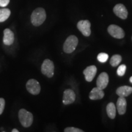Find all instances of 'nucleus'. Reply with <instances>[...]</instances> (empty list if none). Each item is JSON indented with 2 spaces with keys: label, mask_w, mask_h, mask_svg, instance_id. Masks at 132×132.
<instances>
[{
  "label": "nucleus",
  "mask_w": 132,
  "mask_h": 132,
  "mask_svg": "<svg viewBox=\"0 0 132 132\" xmlns=\"http://www.w3.org/2000/svg\"><path fill=\"white\" fill-rule=\"evenodd\" d=\"M46 16L47 15L45 9L42 7H38L34 10L31 14V23L35 26H40L45 21Z\"/></svg>",
  "instance_id": "obj_1"
},
{
  "label": "nucleus",
  "mask_w": 132,
  "mask_h": 132,
  "mask_svg": "<svg viewBox=\"0 0 132 132\" xmlns=\"http://www.w3.org/2000/svg\"><path fill=\"white\" fill-rule=\"evenodd\" d=\"M19 119L20 122L24 127H30L33 122V115L25 109H21L19 112Z\"/></svg>",
  "instance_id": "obj_2"
},
{
  "label": "nucleus",
  "mask_w": 132,
  "mask_h": 132,
  "mask_svg": "<svg viewBox=\"0 0 132 132\" xmlns=\"http://www.w3.org/2000/svg\"><path fill=\"white\" fill-rule=\"evenodd\" d=\"M78 44V39L75 36L72 35L67 38L63 45V50L66 53H71L75 51Z\"/></svg>",
  "instance_id": "obj_3"
},
{
  "label": "nucleus",
  "mask_w": 132,
  "mask_h": 132,
  "mask_svg": "<svg viewBox=\"0 0 132 132\" xmlns=\"http://www.w3.org/2000/svg\"><path fill=\"white\" fill-rule=\"evenodd\" d=\"M54 65L53 61L48 59L44 60L41 66V72L42 74L48 78H52L54 75Z\"/></svg>",
  "instance_id": "obj_4"
},
{
  "label": "nucleus",
  "mask_w": 132,
  "mask_h": 132,
  "mask_svg": "<svg viewBox=\"0 0 132 132\" xmlns=\"http://www.w3.org/2000/svg\"><path fill=\"white\" fill-rule=\"evenodd\" d=\"M26 89L29 93L32 95H37L40 92V85L39 82L34 79H31L28 81L26 85Z\"/></svg>",
  "instance_id": "obj_5"
},
{
  "label": "nucleus",
  "mask_w": 132,
  "mask_h": 132,
  "mask_svg": "<svg viewBox=\"0 0 132 132\" xmlns=\"http://www.w3.org/2000/svg\"><path fill=\"white\" fill-rule=\"evenodd\" d=\"M108 32L112 37L116 39H122L125 36L124 31L116 24H111L108 26Z\"/></svg>",
  "instance_id": "obj_6"
},
{
  "label": "nucleus",
  "mask_w": 132,
  "mask_h": 132,
  "mask_svg": "<svg viewBox=\"0 0 132 132\" xmlns=\"http://www.w3.org/2000/svg\"><path fill=\"white\" fill-rule=\"evenodd\" d=\"M78 30L86 37H89L91 34L90 31V23L89 20H80L77 24Z\"/></svg>",
  "instance_id": "obj_7"
},
{
  "label": "nucleus",
  "mask_w": 132,
  "mask_h": 132,
  "mask_svg": "<svg viewBox=\"0 0 132 132\" xmlns=\"http://www.w3.org/2000/svg\"><path fill=\"white\" fill-rule=\"evenodd\" d=\"M113 12L118 17L121 19H126L128 16V11L125 6L122 4H118L113 8Z\"/></svg>",
  "instance_id": "obj_8"
},
{
  "label": "nucleus",
  "mask_w": 132,
  "mask_h": 132,
  "mask_svg": "<svg viewBox=\"0 0 132 132\" xmlns=\"http://www.w3.org/2000/svg\"><path fill=\"white\" fill-rule=\"evenodd\" d=\"M75 94L73 90L68 89H66L64 91L62 102H63L64 105H70V104H72L75 102Z\"/></svg>",
  "instance_id": "obj_9"
},
{
  "label": "nucleus",
  "mask_w": 132,
  "mask_h": 132,
  "mask_svg": "<svg viewBox=\"0 0 132 132\" xmlns=\"http://www.w3.org/2000/svg\"><path fill=\"white\" fill-rule=\"evenodd\" d=\"M109 82V76L106 72H102L99 75L97 80V87L101 89L106 87Z\"/></svg>",
  "instance_id": "obj_10"
},
{
  "label": "nucleus",
  "mask_w": 132,
  "mask_h": 132,
  "mask_svg": "<svg viewBox=\"0 0 132 132\" xmlns=\"http://www.w3.org/2000/svg\"><path fill=\"white\" fill-rule=\"evenodd\" d=\"M97 71V67L95 65H90L87 67L83 71L86 80L87 82H91L96 75Z\"/></svg>",
  "instance_id": "obj_11"
},
{
  "label": "nucleus",
  "mask_w": 132,
  "mask_h": 132,
  "mask_svg": "<svg viewBox=\"0 0 132 132\" xmlns=\"http://www.w3.org/2000/svg\"><path fill=\"white\" fill-rule=\"evenodd\" d=\"M14 34L10 29H5L4 30L3 43L6 45H11L14 42Z\"/></svg>",
  "instance_id": "obj_12"
},
{
  "label": "nucleus",
  "mask_w": 132,
  "mask_h": 132,
  "mask_svg": "<svg viewBox=\"0 0 132 132\" xmlns=\"http://www.w3.org/2000/svg\"><path fill=\"white\" fill-rule=\"evenodd\" d=\"M104 95H105V93H104L103 89L96 87L92 89L89 95V97L90 100H96L103 98Z\"/></svg>",
  "instance_id": "obj_13"
},
{
  "label": "nucleus",
  "mask_w": 132,
  "mask_h": 132,
  "mask_svg": "<svg viewBox=\"0 0 132 132\" xmlns=\"http://www.w3.org/2000/svg\"><path fill=\"white\" fill-rule=\"evenodd\" d=\"M116 108L120 115L124 114L127 110V101L125 97H119L116 103Z\"/></svg>",
  "instance_id": "obj_14"
},
{
  "label": "nucleus",
  "mask_w": 132,
  "mask_h": 132,
  "mask_svg": "<svg viewBox=\"0 0 132 132\" xmlns=\"http://www.w3.org/2000/svg\"><path fill=\"white\" fill-rule=\"evenodd\" d=\"M132 93V87L128 86H123L118 87L116 90L117 95L119 97H126Z\"/></svg>",
  "instance_id": "obj_15"
},
{
  "label": "nucleus",
  "mask_w": 132,
  "mask_h": 132,
  "mask_svg": "<svg viewBox=\"0 0 132 132\" xmlns=\"http://www.w3.org/2000/svg\"><path fill=\"white\" fill-rule=\"evenodd\" d=\"M106 113L108 116L111 119H114L116 114V107L113 102H110L106 106Z\"/></svg>",
  "instance_id": "obj_16"
},
{
  "label": "nucleus",
  "mask_w": 132,
  "mask_h": 132,
  "mask_svg": "<svg viewBox=\"0 0 132 132\" xmlns=\"http://www.w3.org/2000/svg\"><path fill=\"white\" fill-rule=\"evenodd\" d=\"M11 15V11L7 8L0 9V22L6 21Z\"/></svg>",
  "instance_id": "obj_17"
},
{
  "label": "nucleus",
  "mask_w": 132,
  "mask_h": 132,
  "mask_svg": "<svg viewBox=\"0 0 132 132\" xmlns=\"http://www.w3.org/2000/svg\"><path fill=\"white\" fill-rule=\"evenodd\" d=\"M122 61V56L119 54H114L110 59V64L113 67L118 66Z\"/></svg>",
  "instance_id": "obj_18"
},
{
  "label": "nucleus",
  "mask_w": 132,
  "mask_h": 132,
  "mask_svg": "<svg viewBox=\"0 0 132 132\" xmlns=\"http://www.w3.org/2000/svg\"><path fill=\"white\" fill-rule=\"evenodd\" d=\"M108 59V54L105 53H100L97 56V59L100 62H106Z\"/></svg>",
  "instance_id": "obj_19"
},
{
  "label": "nucleus",
  "mask_w": 132,
  "mask_h": 132,
  "mask_svg": "<svg viewBox=\"0 0 132 132\" xmlns=\"http://www.w3.org/2000/svg\"><path fill=\"white\" fill-rule=\"evenodd\" d=\"M126 65H124V64L119 66L118 70H117V73H118V75L120 76V77H122V76L124 75L125 73V71H126Z\"/></svg>",
  "instance_id": "obj_20"
},
{
  "label": "nucleus",
  "mask_w": 132,
  "mask_h": 132,
  "mask_svg": "<svg viewBox=\"0 0 132 132\" xmlns=\"http://www.w3.org/2000/svg\"><path fill=\"white\" fill-rule=\"evenodd\" d=\"M65 132H83V130L75 127H67L64 129Z\"/></svg>",
  "instance_id": "obj_21"
},
{
  "label": "nucleus",
  "mask_w": 132,
  "mask_h": 132,
  "mask_svg": "<svg viewBox=\"0 0 132 132\" xmlns=\"http://www.w3.org/2000/svg\"><path fill=\"white\" fill-rule=\"evenodd\" d=\"M5 107V100L3 98H0V115L2 114Z\"/></svg>",
  "instance_id": "obj_22"
},
{
  "label": "nucleus",
  "mask_w": 132,
  "mask_h": 132,
  "mask_svg": "<svg viewBox=\"0 0 132 132\" xmlns=\"http://www.w3.org/2000/svg\"><path fill=\"white\" fill-rule=\"evenodd\" d=\"M9 2L10 0H0V7H6L9 4Z\"/></svg>",
  "instance_id": "obj_23"
},
{
  "label": "nucleus",
  "mask_w": 132,
  "mask_h": 132,
  "mask_svg": "<svg viewBox=\"0 0 132 132\" xmlns=\"http://www.w3.org/2000/svg\"><path fill=\"white\" fill-rule=\"evenodd\" d=\"M12 132H19V130L15 129V128H14V129H13L12 130Z\"/></svg>",
  "instance_id": "obj_24"
},
{
  "label": "nucleus",
  "mask_w": 132,
  "mask_h": 132,
  "mask_svg": "<svg viewBox=\"0 0 132 132\" xmlns=\"http://www.w3.org/2000/svg\"><path fill=\"white\" fill-rule=\"evenodd\" d=\"M130 82H131V83H132V77H131L130 78Z\"/></svg>",
  "instance_id": "obj_25"
}]
</instances>
